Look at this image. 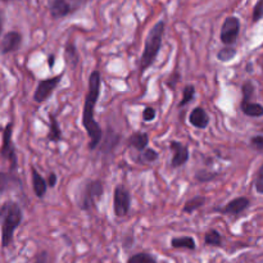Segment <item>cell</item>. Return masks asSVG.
<instances>
[{
	"label": "cell",
	"instance_id": "obj_1",
	"mask_svg": "<svg viewBox=\"0 0 263 263\" xmlns=\"http://www.w3.org/2000/svg\"><path fill=\"white\" fill-rule=\"evenodd\" d=\"M100 86H102L100 72L93 71L89 76V89L85 96L84 112H82V126L85 127L90 139V150H95L104 137V131L95 120V107L100 95Z\"/></svg>",
	"mask_w": 263,
	"mask_h": 263
},
{
	"label": "cell",
	"instance_id": "obj_2",
	"mask_svg": "<svg viewBox=\"0 0 263 263\" xmlns=\"http://www.w3.org/2000/svg\"><path fill=\"white\" fill-rule=\"evenodd\" d=\"M0 217H1V245L5 249L12 245L14 232L23 221V212L17 201L6 200L0 208Z\"/></svg>",
	"mask_w": 263,
	"mask_h": 263
},
{
	"label": "cell",
	"instance_id": "obj_3",
	"mask_svg": "<svg viewBox=\"0 0 263 263\" xmlns=\"http://www.w3.org/2000/svg\"><path fill=\"white\" fill-rule=\"evenodd\" d=\"M164 31H166V22L162 19L150 28L145 39L141 58H140V73L141 74L146 72V69L150 68L157 61L158 54L161 52L162 43H163Z\"/></svg>",
	"mask_w": 263,
	"mask_h": 263
},
{
	"label": "cell",
	"instance_id": "obj_4",
	"mask_svg": "<svg viewBox=\"0 0 263 263\" xmlns=\"http://www.w3.org/2000/svg\"><path fill=\"white\" fill-rule=\"evenodd\" d=\"M104 194V184L100 180H87L77 195V205L80 209L89 212L96 209V204Z\"/></svg>",
	"mask_w": 263,
	"mask_h": 263
},
{
	"label": "cell",
	"instance_id": "obj_5",
	"mask_svg": "<svg viewBox=\"0 0 263 263\" xmlns=\"http://www.w3.org/2000/svg\"><path fill=\"white\" fill-rule=\"evenodd\" d=\"M1 141V158L8 159L9 162L10 174H16V171L18 170V155L13 142V122H8L4 127Z\"/></svg>",
	"mask_w": 263,
	"mask_h": 263
},
{
	"label": "cell",
	"instance_id": "obj_6",
	"mask_svg": "<svg viewBox=\"0 0 263 263\" xmlns=\"http://www.w3.org/2000/svg\"><path fill=\"white\" fill-rule=\"evenodd\" d=\"M63 76H65V72H62L58 76H54V77L43 78V80L39 81V84H37V87L34 93L35 102L39 103V104H43V103L47 102L50 96H52V94L54 93V90L61 84Z\"/></svg>",
	"mask_w": 263,
	"mask_h": 263
},
{
	"label": "cell",
	"instance_id": "obj_7",
	"mask_svg": "<svg viewBox=\"0 0 263 263\" xmlns=\"http://www.w3.org/2000/svg\"><path fill=\"white\" fill-rule=\"evenodd\" d=\"M131 209V194L125 185H117L113 192V212L117 217H125Z\"/></svg>",
	"mask_w": 263,
	"mask_h": 263
},
{
	"label": "cell",
	"instance_id": "obj_8",
	"mask_svg": "<svg viewBox=\"0 0 263 263\" xmlns=\"http://www.w3.org/2000/svg\"><path fill=\"white\" fill-rule=\"evenodd\" d=\"M240 19L235 16L227 17L222 23L220 32V39L222 44H225V47H232L238 40L239 34H240Z\"/></svg>",
	"mask_w": 263,
	"mask_h": 263
},
{
	"label": "cell",
	"instance_id": "obj_9",
	"mask_svg": "<svg viewBox=\"0 0 263 263\" xmlns=\"http://www.w3.org/2000/svg\"><path fill=\"white\" fill-rule=\"evenodd\" d=\"M251 207V200L247 197H238V198H234L226 203L222 207L216 208V212L221 214H225V216H239L242 214L243 212Z\"/></svg>",
	"mask_w": 263,
	"mask_h": 263
},
{
	"label": "cell",
	"instance_id": "obj_10",
	"mask_svg": "<svg viewBox=\"0 0 263 263\" xmlns=\"http://www.w3.org/2000/svg\"><path fill=\"white\" fill-rule=\"evenodd\" d=\"M170 149L172 152V158H171V166L174 168H180L188 163L190 158L189 148L184 145L183 142L179 140H172L170 142Z\"/></svg>",
	"mask_w": 263,
	"mask_h": 263
},
{
	"label": "cell",
	"instance_id": "obj_11",
	"mask_svg": "<svg viewBox=\"0 0 263 263\" xmlns=\"http://www.w3.org/2000/svg\"><path fill=\"white\" fill-rule=\"evenodd\" d=\"M48 6H49L50 16L54 19L65 18L74 13L73 6L69 3V0H49Z\"/></svg>",
	"mask_w": 263,
	"mask_h": 263
},
{
	"label": "cell",
	"instance_id": "obj_12",
	"mask_svg": "<svg viewBox=\"0 0 263 263\" xmlns=\"http://www.w3.org/2000/svg\"><path fill=\"white\" fill-rule=\"evenodd\" d=\"M22 44V35L18 31H8L1 39V54L6 56L19 49Z\"/></svg>",
	"mask_w": 263,
	"mask_h": 263
},
{
	"label": "cell",
	"instance_id": "obj_13",
	"mask_svg": "<svg viewBox=\"0 0 263 263\" xmlns=\"http://www.w3.org/2000/svg\"><path fill=\"white\" fill-rule=\"evenodd\" d=\"M189 122L193 127L199 130H205L209 126V115L204 108L195 107L189 115Z\"/></svg>",
	"mask_w": 263,
	"mask_h": 263
},
{
	"label": "cell",
	"instance_id": "obj_14",
	"mask_svg": "<svg viewBox=\"0 0 263 263\" xmlns=\"http://www.w3.org/2000/svg\"><path fill=\"white\" fill-rule=\"evenodd\" d=\"M31 177H32V189L37 198H44L48 190V181L40 175V172L31 166Z\"/></svg>",
	"mask_w": 263,
	"mask_h": 263
},
{
	"label": "cell",
	"instance_id": "obj_15",
	"mask_svg": "<svg viewBox=\"0 0 263 263\" xmlns=\"http://www.w3.org/2000/svg\"><path fill=\"white\" fill-rule=\"evenodd\" d=\"M127 144L131 148L136 149L137 152H144L148 148L149 144V135L146 132H135L132 133L129 139H127Z\"/></svg>",
	"mask_w": 263,
	"mask_h": 263
},
{
	"label": "cell",
	"instance_id": "obj_16",
	"mask_svg": "<svg viewBox=\"0 0 263 263\" xmlns=\"http://www.w3.org/2000/svg\"><path fill=\"white\" fill-rule=\"evenodd\" d=\"M65 58H66V63L69 65L72 68H74L80 62V54L77 52V48L74 45V41L72 39H69L67 41L65 47Z\"/></svg>",
	"mask_w": 263,
	"mask_h": 263
},
{
	"label": "cell",
	"instance_id": "obj_17",
	"mask_svg": "<svg viewBox=\"0 0 263 263\" xmlns=\"http://www.w3.org/2000/svg\"><path fill=\"white\" fill-rule=\"evenodd\" d=\"M118 141H120V135H117L115 131L108 130L104 133V137H103L102 152L104 154H111L115 150L116 146L118 145Z\"/></svg>",
	"mask_w": 263,
	"mask_h": 263
},
{
	"label": "cell",
	"instance_id": "obj_18",
	"mask_svg": "<svg viewBox=\"0 0 263 263\" xmlns=\"http://www.w3.org/2000/svg\"><path fill=\"white\" fill-rule=\"evenodd\" d=\"M62 130H61V127H59L56 116L49 113V132H48V140L52 142H59L62 141Z\"/></svg>",
	"mask_w": 263,
	"mask_h": 263
},
{
	"label": "cell",
	"instance_id": "obj_19",
	"mask_svg": "<svg viewBox=\"0 0 263 263\" xmlns=\"http://www.w3.org/2000/svg\"><path fill=\"white\" fill-rule=\"evenodd\" d=\"M171 247L175 249H189L195 251L197 244H195L194 238L192 236H177V238L171 239Z\"/></svg>",
	"mask_w": 263,
	"mask_h": 263
},
{
	"label": "cell",
	"instance_id": "obj_20",
	"mask_svg": "<svg viewBox=\"0 0 263 263\" xmlns=\"http://www.w3.org/2000/svg\"><path fill=\"white\" fill-rule=\"evenodd\" d=\"M242 112L248 117H263V105L260 103L242 102L240 103Z\"/></svg>",
	"mask_w": 263,
	"mask_h": 263
},
{
	"label": "cell",
	"instance_id": "obj_21",
	"mask_svg": "<svg viewBox=\"0 0 263 263\" xmlns=\"http://www.w3.org/2000/svg\"><path fill=\"white\" fill-rule=\"evenodd\" d=\"M205 201H207L205 197H201V195L194 197V198L185 201V204H184L183 207V212L186 214H192L195 210L200 209V208L205 204Z\"/></svg>",
	"mask_w": 263,
	"mask_h": 263
},
{
	"label": "cell",
	"instance_id": "obj_22",
	"mask_svg": "<svg viewBox=\"0 0 263 263\" xmlns=\"http://www.w3.org/2000/svg\"><path fill=\"white\" fill-rule=\"evenodd\" d=\"M204 244L209 247H221L222 245V235L216 229H210L205 232Z\"/></svg>",
	"mask_w": 263,
	"mask_h": 263
},
{
	"label": "cell",
	"instance_id": "obj_23",
	"mask_svg": "<svg viewBox=\"0 0 263 263\" xmlns=\"http://www.w3.org/2000/svg\"><path fill=\"white\" fill-rule=\"evenodd\" d=\"M220 175V172H216V171H208V170H199L195 172L194 179L195 181L198 183L205 184V183H210L213 181L217 176Z\"/></svg>",
	"mask_w": 263,
	"mask_h": 263
},
{
	"label": "cell",
	"instance_id": "obj_24",
	"mask_svg": "<svg viewBox=\"0 0 263 263\" xmlns=\"http://www.w3.org/2000/svg\"><path fill=\"white\" fill-rule=\"evenodd\" d=\"M236 54H238V50L234 47H223L222 49L218 50L217 53V59L222 63H227L230 61L235 58Z\"/></svg>",
	"mask_w": 263,
	"mask_h": 263
},
{
	"label": "cell",
	"instance_id": "obj_25",
	"mask_svg": "<svg viewBox=\"0 0 263 263\" xmlns=\"http://www.w3.org/2000/svg\"><path fill=\"white\" fill-rule=\"evenodd\" d=\"M158 158H159V153L155 149L146 148L144 152L140 153L139 157H137V161L141 164H149L157 161Z\"/></svg>",
	"mask_w": 263,
	"mask_h": 263
},
{
	"label": "cell",
	"instance_id": "obj_26",
	"mask_svg": "<svg viewBox=\"0 0 263 263\" xmlns=\"http://www.w3.org/2000/svg\"><path fill=\"white\" fill-rule=\"evenodd\" d=\"M127 263H157V260L153 254L146 253V252H140V253L133 254L129 258Z\"/></svg>",
	"mask_w": 263,
	"mask_h": 263
},
{
	"label": "cell",
	"instance_id": "obj_27",
	"mask_svg": "<svg viewBox=\"0 0 263 263\" xmlns=\"http://www.w3.org/2000/svg\"><path fill=\"white\" fill-rule=\"evenodd\" d=\"M195 96V87L194 85H186L183 90V96H181V100L179 103L180 108H183L185 105L189 104Z\"/></svg>",
	"mask_w": 263,
	"mask_h": 263
},
{
	"label": "cell",
	"instance_id": "obj_28",
	"mask_svg": "<svg viewBox=\"0 0 263 263\" xmlns=\"http://www.w3.org/2000/svg\"><path fill=\"white\" fill-rule=\"evenodd\" d=\"M256 87L252 81H245L242 86V102H252V98L254 95Z\"/></svg>",
	"mask_w": 263,
	"mask_h": 263
},
{
	"label": "cell",
	"instance_id": "obj_29",
	"mask_svg": "<svg viewBox=\"0 0 263 263\" xmlns=\"http://www.w3.org/2000/svg\"><path fill=\"white\" fill-rule=\"evenodd\" d=\"M254 189L258 194L263 195V163L260 168H258L256 177H254Z\"/></svg>",
	"mask_w": 263,
	"mask_h": 263
},
{
	"label": "cell",
	"instance_id": "obj_30",
	"mask_svg": "<svg viewBox=\"0 0 263 263\" xmlns=\"http://www.w3.org/2000/svg\"><path fill=\"white\" fill-rule=\"evenodd\" d=\"M263 18V0H258L257 4L254 5L253 13H252V21L254 23L260 22Z\"/></svg>",
	"mask_w": 263,
	"mask_h": 263
},
{
	"label": "cell",
	"instance_id": "obj_31",
	"mask_svg": "<svg viewBox=\"0 0 263 263\" xmlns=\"http://www.w3.org/2000/svg\"><path fill=\"white\" fill-rule=\"evenodd\" d=\"M251 146L257 150V152H263V135H254L251 137Z\"/></svg>",
	"mask_w": 263,
	"mask_h": 263
},
{
	"label": "cell",
	"instance_id": "obj_32",
	"mask_svg": "<svg viewBox=\"0 0 263 263\" xmlns=\"http://www.w3.org/2000/svg\"><path fill=\"white\" fill-rule=\"evenodd\" d=\"M157 117V111L152 107H146L142 111V120L145 122H152L154 121V118Z\"/></svg>",
	"mask_w": 263,
	"mask_h": 263
},
{
	"label": "cell",
	"instance_id": "obj_33",
	"mask_svg": "<svg viewBox=\"0 0 263 263\" xmlns=\"http://www.w3.org/2000/svg\"><path fill=\"white\" fill-rule=\"evenodd\" d=\"M179 80H180V73L177 71H174L171 73L170 77L166 80V85H167L168 87H171L172 90H175L176 85L179 84Z\"/></svg>",
	"mask_w": 263,
	"mask_h": 263
},
{
	"label": "cell",
	"instance_id": "obj_34",
	"mask_svg": "<svg viewBox=\"0 0 263 263\" xmlns=\"http://www.w3.org/2000/svg\"><path fill=\"white\" fill-rule=\"evenodd\" d=\"M35 263H52L50 260V256L47 251H43L37 254L36 258H35Z\"/></svg>",
	"mask_w": 263,
	"mask_h": 263
},
{
	"label": "cell",
	"instance_id": "obj_35",
	"mask_svg": "<svg viewBox=\"0 0 263 263\" xmlns=\"http://www.w3.org/2000/svg\"><path fill=\"white\" fill-rule=\"evenodd\" d=\"M48 186L49 188H56L57 183H58V177H57V174H54V172H50L49 176H48Z\"/></svg>",
	"mask_w": 263,
	"mask_h": 263
},
{
	"label": "cell",
	"instance_id": "obj_36",
	"mask_svg": "<svg viewBox=\"0 0 263 263\" xmlns=\"http://www.w3.org/2000/svg\"><path fill=\"white\" fill-rule=\"evenodd\" d=\"M86 1H87V0H69V3H71L72 6H73L74 12H76L77 9H80L81 6L84 5V4L86 3Z\"/></svg>",
	"mask_w": 263,
	"mask_h": 263
},
{
	"label": "cell",
	"instance_id": "obj_37",
	"mask_svg": "<svg viewBox=\"0 0 263 263\" xmlns=\"http://www.w3.org/2000/svg\"><path fill=\"white\" fill-rule=\"evenodd\" d=\"M54 65H56V56L54 54H49L48 56V67H49V69L54 68Z\"/></svg>",
	"mask_w": 263,
	"mask_h": 263
},
{
	"label": "cell",
	"instance_id": "obj_38",
	"mask_svg": "<svg viewBox=\"0 0 263 263\" xmlns=\"http://www.w3.org/2000/svg\"><path fill=\"white\" fill-rule=\"evenodd\" d=\"M3 1H13V0H3Z\"/></svg>",
	"mask_w": 263,
	"mask_h": 263
},
{
	"label": "cell",
	"instance_id": "obj_39",
	"mask_svg": "<svg viewBox=\"0 0 263 263\" xmlns=\"http://www.w3.org/2000/svg\"><path fill=\"white\" fill-rule=\"evenodd\" d=\"M261 132H263V129H262V130H261Z\"/></svg>",
	"mask_w": 263,
	"mask_h": 263
}]
</instances>
